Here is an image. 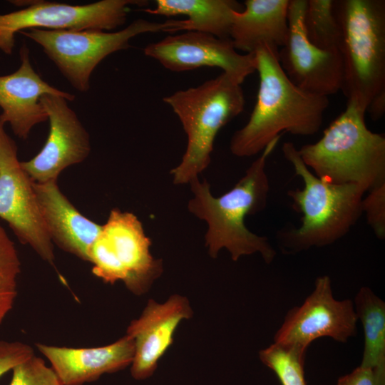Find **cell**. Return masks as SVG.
<instances>
[{
    "mask_svg": "<svg viewBox=\"0 0 385 385\" xmlns=\"http://www.w3.org/2000/svg\"><path fill=\"white\" fill-rule=\"evenodd\" d=\"M366 108L348 99L345 110L315 143L298 149L306 166L319 178L354 184L368 192L385 183V137L365 122Z\"/></svg>",
    "mask_w": 385,
    "mask_h": 385,
    "instance_id": "cell-4",
    "label": "cell"
},
{
    "mask_svg": "<svg viewBox=\"0 0 385 385\" xmlns=\"http://www.w3.org/2000/svg\"><path fill=\"white\" fill-rule=\"evenodd\" d=\"M305 353L273 343L259 352L260 361L277 376L282 385H307Z\"/></svg>",
    "mask_w": 385,
    "mask_h": 385,
    "instance_id": "cell-24",
    "label": "cell"
},
{
    "mask_svg": "<svg viewBox=\"0 0 385 385\" xmlns=\"http://www.w3.org/2000/svg\"><path fill=\"white\" fill-rule=\"evenodd\" d=\"M26 4L27 6L24 9L0 14V50L6 54L12 53L15 34L22 31H111L125 23L131 6H145L148 1L101 0L84 5H71L36 1L18 5Z\"/></svg>",
    "mask_w": 385,
    "mask_h": 385,
    "instance_id": "cell-9",
    "label": "cell"
},
{
    "mask_svg": "<svg viewBox=\"0 0 385 385\" xmlns=\"http://www.w3.org/2000/svg\"><path fill=\"white\" fill-rule=\"evenodd\" d=\"M34 349L21 342L0 341V377L34 355Z\"/></svg>",
    "mask_w": 385,
    "mask_h": 385,
    "instance_id": "cell-27",
    "label": "cell"
},
{
    "mask_svg": "<svg viewBox=\"0 0 385 385\" xmlns=\"http://www.w3.org/2000/svg\"><path fill=\"white\" fill-rule=\"evenodd\" d=\"M361 212L375 236L385 238V183L368 191L361 201Z\"/></svg>",
    "mask_w": 385,
    "mask_h": 385,
    "instance_id": "cell-26",
    "label": "cell"
},
{
    "mask_svg": "<svg viewBox=\"0 0 385 385\" xmlns=\"http://www.w3.org/2000/svg\"><path fill=\"white\" fill-rule=\"evenodd\" d=\"M20 273L21 261L16 246L0 225V324L14 307Z\"/></svg>",
    "mask_w": 385,
    "mask_h": 385,
    "instance_id": "cell-23",
    "label": "cell"
},
{
    "mask_svg": "<svg viewBox=\"0 0 385 385\" xmlns=\"http://www.w3.org/2000/svg\"><path fill=\"white\" fill-rule=\"evenodd\" d=\"M0 48H1V40H0Z\"/></svg>",
    "mask_w": 385,
    "mask_h": 385,
    "instance_id": "cell-29",
    "label": "cell"
},
{
    "mask_svg": "<svg viewBox=\"0 0 385 385\" xmlns=\"http://www.w3.org/2000/svg\"><path fill=\"white\" fill-rule=\"evenodd\" d=\"M353 302L364 329L361 366L385 367V303L368 287L360 288Z\"/></svg>",
    "mask_w": 385,
    "mask_h": 385,
    "instance_id": "cell-21",
    "label": "cell"
},
{
    "mask_svg": "<svg viewBox=\"0 0 385 385\" xmlns=\"http://www.w3.org/2000/svg\"><path fill=\"white\" fill-rule=\"evenodd\" d=\"M41 215L51 241L58 247L88 262L89 250L99 235V225L81 214L61 191L57 181L35 183Z\"/></svg>",
    "mask_w": 385,
    "mask_h": 385,
    "instance_id": "cell-18",
    "label": "cell"
},
{
    "mask_svg": "<svg viewBox=\"0 0 385 385\" xmlns=\"http://www.w3.org/2000/svg\"><path fill=\"white\" fill-rule=\"evenodd\" d=\"M193 314L187 297L171 295L165 302L149 299L140 316L129 324L126 334L134 344L130 374L136 380L151 376L173 342L179 324Z\"/></svg>",
    "mask_w": 385,
    "mask_h": 385,
    "instance_id": "cell-15",
    "label": "cell"
},
{
    "mask_svg": "<svg viewBox=\"0 0 385 385\" xmlns=\"http://www.w3.org/2000/svg\"><path fill=\"white\" fill-rule=\"evenodd\" d=\"M40 102L49 121L48 138L40 152L21 165L34 182L43 183L57 181L66 168L84 161L91 152V141L65 98L46 94Z\"/></svg>",
    "mask_w": 385,
    "mask_h": 385,
    "instance_id": "cell-14",
    "label": "cell"
},
{
    "mask_svg": "<svg viewBox=\"0 0 385 385\" xmlns=\"http://www.w3.org/2000/svg\"><path fill=\"white\" fill-rule=\"evenodd\" d=\"M282 150L304 186L287 192L294 208L302 216L298 227L277 232L279 245L284 252L294 254L332 245L344 237L361 216L365 191L354 184H334L319 178L306 166L291 142L283 143Z\"/></svg>",
    "mask_w": 385,
    "mask_h": 385,
    "instance_id": "cell-3",
    "label": "cell"
},
{
    "mask_svg": "<svg viewBox=\"0 0 385 385\" xmlns=\"http://www.w3.org/2000/svg\"><path fill=\"white\" fill-rule=\"evenodd\" d=\"M150 245L138 217L113 208L89 250L92 273L107 284L121 281L133 294L143 295L163 272V261L152 255Z\"/></svg>",
    "mask_w": 385,
    "mask_h": 385,
    "instance_id": "cell-7",
    "label": "cell"
},
{
    "mask_svg": "<svg viewBox=\"0 0 385 385\" xmlns=\"http://www.w3.org/2000/svg\"><path fill=\"white\" fill-rule=\"evenodd\" d=\"M168 21L138 19L115 32L29 29L20 33L38 43L68 82L79 92L90 88L91 75L110 54L130 46V41L145 33L167 32Z\"/></svg>",
    "mask_w": 385,
    "mask_h": 385,
    "instance_id": "cell-8",
    "label": "cell"
},
{
    "mask_svg": "<svg viewBox=\"0 0 385 385\" xmlns=\"http://www.w3.org/2000/svg\"><path fill=\"white\" fill-rule=\"evenodd\" d=\"M9 385H63L51 367L35 354L12 369Z\"/></svg>",
    "mask_w": 385,
    "mask_h": 385,
    "instance_id": "cell-25",
    "label": "cell"
},
{
    "mask_svg": "<svg viewBox=\"0 0 385 385\" xmlns=\"http://www.w3.org/2000/svg\"><path fill=\"white\" fill-rule=\"evenodd\" d=\"M242 9L235 0H157L154 9L143 11L154 15L188 17L168 20V32L198 31L230 39L233 14Z\"/></svg>",
    "mask_w": 385,
    "mask_h": 385,
    "instance_id": "cell-20",
    "label": "cell"
},
{
    "mask_svg": "<svg viewBox=\"0 0 385 385\" xmlns=\"http://www.w3.org/2000/svg\"><path fill=\"white\" fill-rule=\"evenodd\" d=\"M21 63L14 73L0 76V121L9 124L18 138L26 140L31 129L48 120L40 102L49 94L72 101L75 96L57 89L43 81L32 66L29 50L24 44L19 51Z\"/></svg>",
    "mask_w": 385,
    "mask_h": 385,
    "instance_id": "cell-16",
    "label": "cell"
},
{
    "mask_svg": "<svg viewBox=\"0 0 385 385\" xmlns=\"http://www.w3.org/2000/svg\"><path fill=\"white\" fill-rule=\"evenodd\" d=\"M357 320L353 301L336 299L330 277L320 276L302 304L287 313L274 334V343L302 353L313 341L321 337L345 343L356 336Z\"/></svg>",
    "mask_w": 385,
    "mask_h": 385,
    "instance_id": "cell-11",
    "label": "cell"
},
{
    "mask_svg": "<svg viewBox=\"0 0 385 385\" xmlns=\"http://www.w3.org/2000/svg\"><path fill=\"white\" fill-rule=\"evenodd\" d=\"M304 28L308 40L324 50H339L341 30L334 10V0H307Z\"/></svg>",
    "mask_w": 385,
    "mask_h": 385,
    "instance_id": "cell-22",
    "label": "cell"
},
{
    "mask_svg": "<svg viewBox=\"0 0 385 385\" xmlns=\"http://www.w3.org/2000/svg\"><path fill=\"white\" fill-rule=\"evenodd\" d=\"M289 1H245V8L233 14L230 38L235 48L252 53L262 44L282 47L288 33Z\"/></svg>",
    "mask_w": 385,
    "mask_h": 385,
    "instance_id": "cell-19",
    "label": "cell"
},
{
    "mask_svg": "<svg viewBox=\"0 0 385 385\" xmlns=\"http://www.w3.org/2000/svg\"><path fill=\"white\" fill-rule=\"evenodd\" d=\"M38 350L48 360L63 385H83L130 366L134 344L125 334L108 345L72 348L36 343Z\"/></svg>",
    "mask_w": 385,
    "mask_h": 385,
    "instance_id": "cell-17",
    "label": "cell"
},
{
    "mask_svg": "<svg viewBox=\"0 0 385 385\" xmlns=\"http://www.w3.org/2000/svg\"><path fill=\"white\" fill-rule=\"evenodd\" d=\"M0 121V218L17 239L55 265L53 243L38 204L34 182L21 165L17 145Z\"/></svg>",
    "mask_w": 385,
    "mask_h": 385,
    "instance_id": "cell-10",
    "label": "cell"
},
{
    "mask_svg": "<svg viewBox=\"0 0 385 385\" xmlns=\"http://www.w3.org/2000/svg\"><path fill=\"white\" fill-rule=\"evenodd\" d=\"M337 385H385V367L360 365L351 373L341 376Z\"/></svg>",
    "mask_w": 385,
    "mask_h": 385,
    "instance_id": "cell-28",
    "label": "cell"
},
{
    "mask_svg": "<svg viewBox=\"0 0 385 385\" xmlns=\"http://www.w3.org/2000/svg\"><path fill=\"white\" fill-rule=\"evenodd\" d=\"M279 49L262 44L254 52L260 84L257 101L247 123L235 131L231 153L240 158L255 155L284 132L309 136L320 129L329 106L327 96L295 86L278 59Z\"/></svg>",
    "mask_w": 385,
    "mask_h": 385,
    "instance_id": "cell-1",
    "label": "cell"
},
{
    "mask_svg": "<svg viewBox=\"0 0 385 385\" xmlns=\"http://www.w3.org/2000/svg\"><path fill=\"white\" fill-rule=\"evenodd\" d=\"M334 10L341 30V91L366 110L384 108L385 1L337 0Z\"/></svg>",
    "mask_w": 385,
    "mask_h": 385,
    "instance_id": "cell-5",
    "label": "cell"
},
{
    "mask_svg": "<svg viewBox=\"0 0 385 385\" xmlns=\"http://www.w3.org/2000/svg\"><path fill=\"white\" fill-rule=\"evenodd\" d=\"M307 0H289L288 33L278 59L288 78L302 90L327 96L341 91L343 66L339 50L312 44L304 28Z\"/></svg>",
    "mask_w": 385,
    "mask_h": 385,
    "instance_id": "cell-12",
    "label": "cell"
},
{
    "mask_svg": "<svg viewBox=\"0 0 385 385\" xmlns=\"http://www.w3.org/2000/svg\"><path fill=\"white\" fill-rule=\"evenodd\" d=\"M143 51L145 56L170 71L182 72L203 66L218 67L240 84L256 71L254 53L240 54L231 39L202 32L170 35L149 43Z\"/></svg>",
    "mask_w": 385,
    "mask_h": 385,
    "instance_id": "cell-13",
    "label": "cell"
},
{
    "mask_svg": "<svg viewBox=\"0 0 385 385\" xmlns=\"http://www.w3.org/2000/svg\"><path fill=\"white\" fill-rule=\"evenodd\" d=\"M179 118L187 145L179 164L170 170L175 185L189 184L211 163L220 130L242 112L241 84L225 73L202 84L163 98Z\"/></svg>",
    "mask_w": 385,
    "mask_h": 385,
    "instance_id": "cell-6",
    "label": "cell"
},
{
    "mask_svg": "<svg viewBox=\"0 0 385 385\" xmlns=\"http://www.w3.org/2000/svg\"><path fill=\"white\" fill-rule=\"evenodd\" d=\"M280 137L267 145L244 175L223 195L215 197L206 180L201 181L197 178L189 183L192 197L188 202V210L207 225L205 242L210 257H217L225 249L233 261L255 253L260 254L267 264L274 260L277 252L269 239L250 231L245 218L267 205L270 182L266 160Z\"/></svg>",
    "mask_w": 385,
    "mask_h": 385,
    "instance_id": "cell-2",
    "label": "cell"
}]
</instances>
